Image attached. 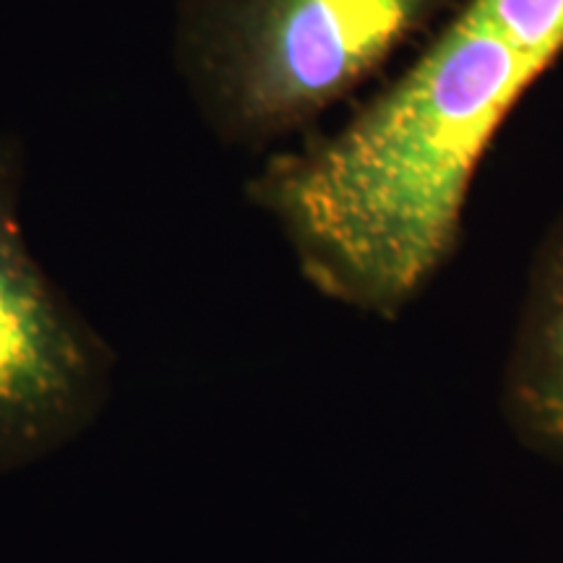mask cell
<instances>
[{
    "instance_id": "obj_1",
    "label": "cell",
    "mask_w": 563,
    "mask_h": 563,
    "mask_svg": "<svg viewBox=\"0 0 563 563\" xmlns=\"http://www.w3.org/2000/svg\"><path fill=\"white\" fill-rule=\"evenodd\" d=\"M563 55V0H464L340 129L245 183L311 285L394 319L460 243L470 188L514 104Z\"/></svg>"
},
{
    "instance_id": "obj_2",
    "label": "cell",
    "mask_w": 563,
    "mask_h": 563,
    "mask_svg": "<svg viewBox=\"0 0 563 563\" xmlns=\"http://www.w3.org/2000/svg\"><path fill=\"white\" fill-rule=\"evenodd\" d=\"M464 0H178L173 63L230 150L306 131Z\"/></svg>"
},
{
    "instance_id": "obj_3",
    "label": "cell",
    "mask_w": 563,
    "mask_h": 563,
    "mask_svg": "<svg viewBox=\"0 0 563 563\" xmlns=\"http://www.w3.org/2000/svg\"><path fill=\"white\" fill-rule=\"evenodd\" d=\"M26 144L0 131V477L60 452L100 418L112 350L34 258L21 201Z\"/></svg>"
},
{
    "instance_id": "obj_4",
    "label": "cell",
    "mask_w": 563,
    "mask_h": 563,
    "mask_svg": "<svg viewBox=\"0 0 563 563\" xmlns=\"http://www.w3.org/2000/svg\"><path fill=\"white\" fill-rule=\"evenodd\" d=\"M504 407L519 441L563 462V211L534 256Z\"/></svg>"
}]
</instances>
